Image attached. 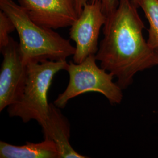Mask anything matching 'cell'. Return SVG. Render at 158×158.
Segmentation results:
<instances>
[{
    "label": "cell",
    "mask_w": 158,
    "mask_h": 158,
    "mask_svg": "<svg viewBox=\"0 0 158 158\" xmlns=\"http://www.w3.org/2000/svg\"><path fill=\"white\" fill-rule=\"evenodd\" d=\"M96 1H100L102 4V9L104 14L107 15L111 12L117 6L118 4L119 0H90L91 2H95ZM134 3L138 7H139V2L140 0H132Z\"/></svg>",
    "instance_id": "12"
},
{
    "label": "cell",
    "mask_w": 158,
    "mask_h": 158,
    "mask_svg": "<svg viewBox=\"0 0 158 158\" xmlns=\"http://www.w3.org/2000/svg\"><path fill=\"white\" fill-rule=\"evenodd\" d=\"M44 139L53 142L58 149L60 158H86L76 152L70 143V127L68 118L53 103H50L47 119L40 125Z\"/></svg>",
    "instance_id": "8"
},
{
    "label": "cell",
    "mask_w": 158,
    "mask_h": 158,
    "mask_svg": "<svg viewBox=\"0 0 158 158\" xmlns=\"http://www.w3.org/2000/svg\"><path fill=\"white\" fill-rule=\"evenodd\" d=\"M156 55H157V59H158V49H156Z\"/></svg>",
    "instance_id": "14"
},
{
    "label": "cell",
    "mask_w": 158,
    "mask_h": 158,
    "mask_svg": "<svg viewBox=\"0 0 158 158\" xmlns=\"http://www.w3.org/2000/svg\"><path fill=\"white\" fill-rule=\"evenodd\" d=\"M3 56L0 70V111L18 102L28 77V65L23 62L19 44L10 37L1 49Z\"/></svg>",
    "instance_id": "6"
},
{
    "label": "cell",
    "mask_w": 158,
    "mask_h": 158,
    "mask_svg": "<svg viewBox=\"0 0 158 158\" xmlns=\"http://www.w3.org/2000/svg\"><path fill=\"white\" fill-rule=\"evenodd\" d=\"M29 18L53 29L70 27L79 17L74 0H18Z\"/></svg>",
    "instance_id": "7"
},
{
    "label": "cell",
    "mask_w": 158,
    "mask_h": 158,
    "mask_svg": "<svg viewBox=\"0 0 158 158\" xmlns=\"http://www.w3.org/2000/svg\"><path fill=\"white\" fill-rule=\"evenodd\" d=\"M132 0H119L107 15L103 38L96 53L100 67L117 79L125 90L134 82L136 74L158 65L156 50L143 36L145 25Z\"/></svg>",
    "instance_id": "1"
},
{
    "label": "cell",
    "mask_w": 158,
    "mask_h": 158,
    "mask_svg": "<svg viewBox=\"0 0 158 158\" xmlns=\"http://www.w3.org/2000/svg\"><path fill=\"white\" fill-rule=\"evenodd\" d=\"M0 8L11 19L19 39L23 62L66 60L73 56L76 48L58 33L34 22L25 10L13 0H0Z\"/></svg>",
    "instance_id": "2"
},
{
    "label": "cell",
    "mask_w": 158,
    "mask_h": 158,
    "mask_svg": "<svg viewBox=\"0 0 158 158\" xmlns=\"http://www.w3.org/2000/svg\"><path fill=\"white\" fill-rule=\"evenodd\" d=\"M138 6L144 12L149 24L148 44L153 49H158V0H140Z\"/></svg>",
    "instance_id": "10"
},
{
    "label": "cell",
    "mask_w": 158,
    "mask_h": 158,
    "mask_svg": "<svg viewBox=\"0 0 158 158\" xmlns=\"http://www.w3.org/2000/svg\"><path fill=\"white\" fill-rule=\"evenodd\" d=\"M87 2L88 0H74L76 9L79 15L82 11L83 6L86 3H87Z\"/></svg>",
    "instance_id": "13"
},
{
    "label": "cell",
    "mask_w": 158,
    "mask_h": 158,
    "mask_svg": "<svg viewBox=\"0 0 158 158\" xmlns=\"http://www.w3.org/2000/svg\"><path fill=\"white\" fill-rule=\"evenodd\" d=\"M28 65V77L23 96L18 102L8 107L11 117H17L24 123L35 120L39 124L48 118L50 104L48 93L55 74L67 70L66 60L30 63Z\"/></svg>",
    "instance_id": "3"
},
{
    "label": "cell",
    "mask_w": 158,
    "mask_h": 158,
    "mask_svg": "<svg viewBox=\"0 0 158 158\" xmlns=\"http://www.w3.org/2000/svg\"><path fill=\"white\" fill-rule=\"evenodd\" d=\"M15 29L11 19L6 12L0 11V50L5 48L9 42L10 34Z\"/></svg>",
    "instance_id": "11"
},
{
    "label": "cell",
    "mask_w": 158,
    "mask_h": 158,
    "mask_svg": "<svg viewBox=\"0 0 158 158\" xmlns=\"http://www.w3.org/2000/svg\"><path fill=\"white\" fill-rule=\"evenodd\" d=\"M106 19L100 1L85 4L69 32L70 39L76 44L73 62L80 63L91 55H96L100 31Z\"/></svg>",
    "instance_id": "5"
},
{
    "label": "cell",
    "mask_w": 158,
    "mask_h": 158,
    "mask_svg": "<svg viewBox=\"0 0 158 158\" xmlns=\"http://www.w3.org/2000/svg\"><path fill=\"white\" fill-rule=\"evenodd\" d=\"M0 158H60V156L56 144L51 140L44 139L39 143L27 142L21 146L1 141Z\"/></svg>",
    "instance_id": "9"
},
{
    "label": "cell",
    "mask_w": 158,
    "mask_h": 158,
    "mask_svg": "<svg viewBox=\"0 0 158 158\" xmlns=\"http://www.w3.org/2000/svg\"><path fill=\"white\" fill-rule=\"evenodd\" d=\"M96 61L95 55H91L80 63H69V83L53 102L56 107L64 108L71 99L88 92L101 93L112 105L121 102L123 90L113 81V75L98 67Z\"/></svg>",
    "instance_id": "4"
}]
</instances>
